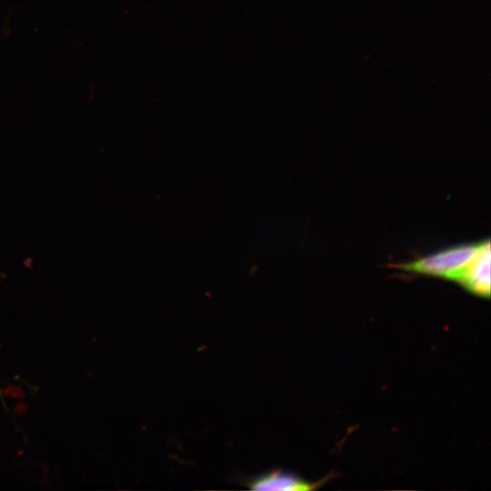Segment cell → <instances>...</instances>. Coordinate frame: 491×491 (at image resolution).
I'll return each mask as SVG.
<instances>
[{
  "mask_svg": "<svg viewBox=\"0 0 491 491\" xmlns=\"http://www.w3.org/2000/svg\"><path fill=\"white\" fill-rule=\"evenodd\" d=\"M249 487L254 490L297 491L312 489L314 486L289 473L272 471L251 480Z\"/></svg>",
  "mask_w": 491,
  "mask_h": 491,
  "instance_id": "obj_3",
  "label": "cell"
},
{
  "mask_svg": "<svg viewBox=\"0 0 491 491\" xmlns=\"http://www.w3.org/2000/svg\"><path fill=\"white\" fill-rule=\"evenodd\" d=\"M490 241L486 239L483 247L464 269L456 282L474 295L490 296Z\"/></svg>",
  "mask_w": 491,
  "mask_h": 491,
  "instance_id": "obj_2",
  "label": "cell"
},
{
  "mask_svg": "<svg viewBox=\"0 0 491 491\" xmlns=\"http://www.w3.org/2000/svg\"><path fill=\"white\" fill-rule=\"evenodd\" d=\"M485 240L466 243L432 253L394 266L405 271L456 281L483 247Z\"/></svg>",
  "mask_w": 491,
  "mask_h": 491,
  "instance_id": "obj_1",
  "label": "cell"
}]
</instances>
